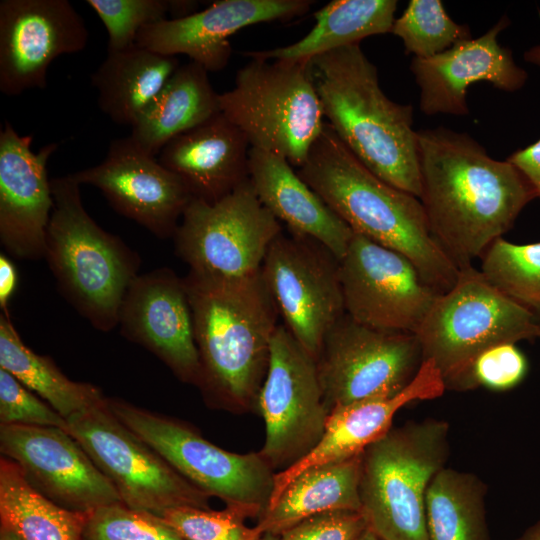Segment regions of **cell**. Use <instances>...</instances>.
Here are the masks:
<instances>
[{
    "instance_id": "1",
    "label": "cell",
    "mask_w": 540,
    "mask_h": 540,
    "mask_svg": "<svg viewBox=\"0 0 540 540\" xmlns=\"http://www.w3.org/2000/svg\"><path fill=\"white\" fill-rule=\"evenodd\" d=\"M417 141L419 199L430 233L459 270L471 266L536 198L533 188L467 133L423 129Z\"/></svg>"
},
{
    "instance_id": "2",
    "label": "cell",
    "mask_w": 540,
    "mask_h": 540,
    "mask_svg": "<svg viewBox=\"0 0 540 540\" xmlns=\"http://www.w3.org/2000/svg\"><path fill=\"white\" fill-rule=\"evenodd\" d=\"M200 361L197 387L214 407L256 408L279 312L263 275L215 279L184 277Z\"/></svg>"
},
{
    "instance_id": "3",
    "label": "cell",
    "mask_w": 540,
    "mask_h": 540,
    "mask_svg": "<svg viewBox=\"0 0 540 540\" xmlns=\"http://www.w3.org/2000/svg\"><path fill=\"white\" fill-rule=\"evenodd\" d=\"M298 175L354 233L406 256L442 294L460 270L432 237L422 203L366 168L326 124Z\"/></svg>"
},
{
    "instance_id": "4",
    "label": "cell",
    "mask_w": 540,
    "mask_h": 540,
    "mask_svg": "<svg viewBox=\"0 0 540 540\" xmlns=\"http://www.w3.org/2000/svg\"><path fill=\"white\" fill-rule=\"evenodd\" d=\"M308 71L324 116L346 147L381 180L420 198L413 108L384 94L359 44L311 58Z\"/></svg>"
},
{
    "instance_id": "5",
    "label": "cell",
    "mask_w": 540,
    "mask_h": 540,
    "mask_svg": "<svg viewBox=\"0 0 540 540\" xmlns=\"http://www.w3.org/2000/svg\"><path fill=\"white\" fill-rule=\"evenodd\" d=\"M54 206L44 258L59 291L102 332L118 325L120 308L141 258L118 236L101 228L85 210L80 185L70 176L51 179Z\"/></svg>"
},
{
    "instance_id": "6",
    "label": "cell",
    "mask_w": 540,
    "mask_h": 540,
    "mask_svg": "<svg viewBox=\"0 0 540 540\" xmlns=\"http://www.w3.org/2000/svg\"><path fill=\"white\" fill-rule=\"evenodd\" d=\"M448 435L442 420L408 422L363 451L361 513L380 540H429L426 493L445 467Z\"/></svg>"
},
{
    "instance_id": "7",
    "label": "cell",
    "mask_w": 540,
    "mask_h": 540,
    "mask_svg": "<svg viewBox=\"0 0 540 540\" xmlns=\"http://www.w3.org/2000/svg\"><path fill=\"white\" fill-rule=\"evenodd\" d=\"M219 101L221 113L251 147L280 155L297 169L326 124L308 61L252 58Z\"/></svg>"
},
{
    "instance_id": "8",
    "label": "cell",
    "mask_w": 540,
    "mask_h": 540,
    "mask_svg": "<svg viewBox=\"0 0 540 540\" xmlns=\"http://www.w3.org/2000/svg\"><path fill=\"white\" fill-rule=\"evenodd\" d=\"M414 334L423 361L434 362L447 389L485 350L538 338L539 321L471 265L439 294Z\"/></svg>"
},
{
    "instance_id": "9",
    "label": "cell",
    "mask_w": 540,
    "mask_h": 540,
    "mask_svg": "<svg viewBox=\"0 0 540 540\" xmlns=\"http://www.w3.org/2000/svg\"><path fill=\"white\" fill-rule=\"evenodd\" d=\"M115 416L174 470L209 497L257 518L266 511L275 471L257 453L226 451L188 424L124 400L107 398Z\"/></svg>"
},
{
    "instance_id": "10",
    "label": "cell",
    "mask_w": 540,
    "mask_h": 540,
    "mask_svg": "<svg viewBox=\"0 0 540 540\" xmlns=\"http://www.w3.org/2000/svg\"><path fill=\"white\" fill-rule=\"evenodd\" d=\"M282 231L248 179L217 202L192 198L172 238L189 272L231 280L260 272L267 250Z\"/></svg>"
},
{
    "instance_id": "11",
    "label": "cell",
    "mask_w": 540,
    "mask_h": 540,
    "mask_svg": "<svg viewBox=\"0 0 540 540\" xmlns=\"http://www.w3.org/2000/svg\"><path fill=\"white\" fill-rule=\"evenodd\" d=\"M80 443L125 505L159 515L179 506L209 509V496L174 470L111 411L107 397L67 419Z\"/></svg>"
},
{
    "instance_id": "12",
    "label": "cell",
    "mask_w": 540,
    "mask_h": 540,
    "mask_svg": "<svg viewBox=\"0 0 540 540\" xmlns=\"http://www.w3.org/2000/svg\"><path fill=\"white\" fill-rule=\"evenodd\" d=\"M316 363L330 413L399 394L416 376L423 357L415 334L370 328L345 313L326 335Z\"/></svg>"
},
{
    "instance_id": "13",
    "label": "cell",
    "mask_w": 540,
    "mask_h": 540,
    "mask_svg": "<svg viewBox=\"0 0 540 540\" xmlns=\"http://www.w3.org/2000/svg\"><path fill=\"white\" fill-rule=\"evenodd\" d=\"M256 409L265 423L259 454L282 471L304 458L321 440L329 412L324 403L316 359L279 325Z\"/></svg>"
},
{
    "instance_id": "14",
    "label": "cell",
    "mask_w": 540,
    "mask_h": 540,
    "mask_svg": "<svg viewBox=\"0 0 540 540\" xmlns=\"http://www.w3.org/2000/svg\"><path fill=\"white\" fill-rule=\"evenodd\" d=\"M288 232L271 243L261 273L284 326L317 359L326 335L345 314L340 261L317 240Z\"/></svg>"
},
{
    "instance_id": "15",
    "label": "cell",
    "mask_w": 540,
    "mask_h": 540,
    "mask_svg": "<svg viewBox=\"0 0 540 540\" xmlns=\"http://www.w3.org/2000/svg\"><path fill=\"white\" fill-rule=\"evenodd\" d=\"M339 261L345 313L370 328L414 334L440 294L406 256L356 233Z\"/></svg>"
},
{
    "instance_id": "16",
    "label": "cell",
    "mask_w": 540,
    "mask_h": 540,
    "mask_svg": "<svg viewBox=\"0 0 540 540\" xmlns=\"http://www.w3.org/2000/svg\"><path fill=\"white\" fill-rule=\"evenodd\" d=\"M89 33L67 0L0 2V91L17 96L44 89L51 63L82 51Z\"/></svg>"
},
{
    "instance_id": "17",
    "label": "cell",
    "mask_w": 540,
    "mask_h": 540,
    "mask_svg": "<svg viewBox=\"0 0 540 540\" xmlns=\"http://www.w3.org/2000/svg\"><path fill=\"white\" fill-rule=\"evenodd\" d=\"M0 451L37 491L66 509L90 513L122 502L112 483L67 430L0 425Z\"/></svg>"
},
{
    "instance_id": "18",
    "label": "cell",
    "mask_w": 540,
    "mask_h": 540,
    "mask_svg": "<svg viewBox=\"0 0 540 540\" xmlns=\"http://www.w3.org/2000/svg\"><path fill=\"white\" fill-rule=\"evenodd\" d=\"M70 176L98 188L115 211L160 239L173 237L192 200L180 178L130 136L112 140L99 164Z\"/></svg>"
},
{
    "instance_id": "19",
    "label": "cell",
    "mask_w": 540,
    "mask_h": 540,
    "mask_svg": "<svg viewBox=\"0 0 540 540\" xmlns=\"http://www.w3.org/2000/svg\"><path fill=\"white\" fill-rule=\"evenodd\" d=\"M118 325L180 381L198 385L200 361L184 278L167 267L139 274L125 294Z\"/></svg>"
},
{
    "instance_id": "20",
    "label": "cell",
    "mask_w": 540,
    "mask_h": 540,
    "mask_svg": "<svg viewBox=\"0 0 540 540\" xmlns=\"http://www.w3.org/2000/svg\"><path fill=\"white\" fill-rule=\"evenodd\" d=\"M310 0H219L178 19H163L140 30L135 43L162 55L183 54L208 72L229 63L230 37L258 23L288 21L306 14Z\"/></svg>"
},
{
    "instance_id": "21",
    "label": "cell",
    "mask_w": 540,
    "mask_h": 540,
    "mask_svg": "<svg viewBox=\"0 0 540 540\" xmlns=\"http://www.w3.org/2000/svg\"><path fill=\"white\" fill-rule=\"evenodd\" d=\"M32 140L7 120L0 130V242L23 260L44 258L54 206L47 162L58 145L49 143L34 153Z\"/></svg>"
},
{
    "instance_id": "22",
    "label": "cell",
    "mask_w": 540,
    "mask_h": 540,
    "mask_svg": "<svg viewBox=\"0 0 540 540\" xmlns=\"http://www.w3.org/2000/svg\"><path fill=\"white\" fill-rule=\"evenodd\" d=\"M509 24L503 16L478 38L457 42L432 57L413 58L410 69L420 88L419 106L424 114L467 115V88L478 81L506 92L525 85L526 71L516 65L512 51L498 42V34Z\"/></svg>"
},
{
    "instance_id": "23",
    "label": "cell",
    "mask_w": 540,
    "mask_h": 540,
    "mask_svg": "<svg viewBox=\"0 0 540 540\" xmlns=\"http://www.w3.org/2000/svg\"><path fill=\"white\" fill-rule=\"evenodd\" d=\"M445 391L440 371L434 362L426 360L411 383L399 394L333 409L329 413L324 434L315 448L287 469L275 473L269 505L302 472L363 453L392 428L395 414L405 405L417 400L438 398Z\"/></svg>"
},
{
    "instance_id": "24",
    "label": "cell",
    "mask_w": 540,
    "mask_h": 540,
    "mask_svg": "<svg viewBox=\"0 0 540 540\" xmlns=\"http://www.w3.org/2000/svg\"><path fill=\"white\" fill-rule=\"evenodd\" d=\"M250 143L221 112L169 141L158 161L192 198L214 203L249 179Z\"/></svg>"
},
{
    "instance_id": "25",
    "label": "cell",
    "mask_w": 540,
    "mask_h": 540,
    "mask_svg": "<svg viewBox=\"0 0 540 540\" xmlns=\"http://www.w3.org/2000/svg\"><path fill=\"white\" fill-rule=\"evenodd\" d=\"M249 179L260 202L288 231L317 240L339 260L344 256L354 232L284 157L251 147Z\"/></svg>"
},
{
    "instance_id": "26",
    "label": "cell",
    "mask_w": 540,
    "mask_h": 540,
    "mask_svg": "<svg viewBox=\"0 0 540 540\" xmlns=\"http://www.w3.org/2000/svg\"><path fill=\"white\" fill-rule=\"evenodd\" d=\"M219 95L202 66L193 61L180 65L138 116L129 136L156 157L173 138L219 114Z\"/></svg>"
},
{
    "instance_id": "27",
    "label": "cell",
    "mask_w": 540,
    "mask_h": 540,
    "mask_svg": "<svg viewBox=\"0 0 540 540\" xmlns=\"http://www.w3.org/2000/svg\"><path fill=\"white\" fill-rule=\"evenodd\" d=\"M362 453L302 472L259 517L263 533L280 535L300 521L333 510L361 511Z\"/></svg>"
},
{
    "instance_id": "28",
    "label": "cell",
    "mask_w": 540,
    "mask_h": 540,
    "mask_svg": "<svg viewBox=\"0 0 540 540\" xmlns=\"http://www.w3.org/2000/svg\"><path fill=\"white\" fill-rule=\"evenodd\" d=\"M179 66L176 56L162 55L136 43L107 53L91 75L100 110L114 123L132 127Z\"/></svg>"
},
{
    "instance_id": "29",
    "label": "cell",
    "mask_w": 540,
    "mask_h": 540,
    "mask_svg": "<svg viewBox=\"0 0 540 540\" xmlns=\"http://www.w3.org/2000/svg\"><path fill=\"white\" fill-rule=\"evenodd\" d=\"M396 0H333L314 13L315 25L288 46L243 55L264 60L304 62L323 53L359 44L369 36L391 32Z\"/></svg>"
},
{
    "instance_id": "30",
    "label": "cell",
    "mask_w": 540,
    "mask_h": 540,
    "mask_svg": "<svg viewBox=\"0 0 540 540\" xmlns=\"http://www.w3.org/2000/svg\"><path fill=\"white\" fill-rule=\"evenodd\" d=\"M89 513L66 509L37 491L10 459H0V519L19 540H83Z\"/></svg>"
},
{
    "instance_id": "31",
    "label": "cell",
    "mask_w": 540,
    "mask_h": 540,
    "mask_svg": "<svg viewBox=\"0 0 540 540\" xmlns=\"http://www.w3.org/2000/svg\"><path fill=\"white\" fill-rule=\"evenodd\" d=\"M0 368L13 375L65 419L105 398L98 387L69 379L50 357L39 355L27 347L7 311L0 315Z\"/></svg>"
},
{
    "instance_id": "32",
    "label": "cell",
    "mask_w": 540,
    "mask_h": 540,
    "mask_svg": "<svg viewBox=\"0 0 540 540\" xmlns=\"http://www.w3.org/2000/svg\"><path fill=\"white\" fill-rule=\"evenodd\" d=\"M486 487L474 474L442 468L425 499L429 540H489Z\"/></svg>"
},
{
    "instance_id": "33",
    "label": "cell",
    "mask_w": 540,
    "mask_h": 540,
    "mask_svg": "<svg viewBox=\"0 0 540 540\" xmlns=\"http://www.w3.org/2000/svg\"><path fill=\"white\" fill-rule=\"evenodd\" d=\"M480 271L503 294L540 316V242L498 238L483 254Z\"/></svg>"
},
{
    "instance_id": "34",
    "label": "cell",
    "mask_w": 540,
    "mask_h": 540,
    "mask_svg": "<svg viewBox=\"0 0 540 540\" xmlns=\"http://www.w3.org/2000/svg\"><path fill=\"white\" fill-rule=\"evenodd\" d=\"M390 33L401 38L406 53L418 58L435 56L472 38L470 28L453 21L440 0H411Z\"/></svg>"
},
{
    "instance_id": "35",
    "label": "cell",
    "mask_w": 540,
    "mask_h": 540,
    "mask_svg": "<svg viewBox=\"0 0 540 540\" xmlns=\"http://www.w3.org/2000/svg\"><path fill=\"white\" fill-rule=\"evenodd\" d=\"M157 516L183 540H259L264 534L257 525L247 526L248 516L230 506L221 510L179 506Z\"/></svg>"
},
{
    "instance_id": "36",
    "label": "cell",
    "mask_w": 540,
    "mask_h": 540,
    "mask_svg": "<svg viewBox=\"0 0 540 540\" xmlns=\"http://www.w3.org/2000/svg\"><path fill=\"white\" fill-rule=\"evenodd\" d=\"M83 540L183 539L156 514L117 502L89 513Z\"/></svg>"
},
{
    "instance_id": "37",
    "label": "cell",
    "mask_w": 540,
    "mask_h": 540,
    "mask_svg": "<svg viewBox=\"0 0 540 540\" xmlns=\"http://www.w3.org/2000/svg\"><path fill=\"white\" fill-rule=\"evenodd\" d=\"M104 24L107 53L135 44L138 33L147 25L166 19L170 0H86Z\"/></svg>"
},
{
    "instance_id": "38",
    "label": "cell",
    "mask_w": 540,
    "mask_h": 540,
    "mask_svg": "<svg viewBox=\"0 0 540 540\" xmlns=\"http://www.w3.org/2000/svg\"><path fill=\"white\" fill-rule=\"evenodd\" d=\"M526 371V358L515 344H499L479 354L446 390L466 391L485 387L504 391L519 384Z\"/></svg>"
},
{
    "instance_id": "39",
    "label": "cell",
    "mask_w": 540,
    "mask_h": 540,
    "mask_svg": "<svg viewBox=\"0 0 540 540\" xmlns=\"http://www.w3.org/2000/svg\"><path fill=\"white\" fill-rule=\"evenodd\" d=\"M0 425L58 427L68 423L53 407L0 368Z\"/></svg>"
},
{
    "instance_id": "40",
    "label": "cell",
    "mask_w": 540,
    "mask_h": 540,
    "mask_svg": "<svg viewBox=\"0 0 540 540\" xmlns=\"http://www.w3.org/2000/svg\"><path fill=\"white\" fill-rule=\"evenodd\" d=\"M367 529L361 511L333 510L308 517L279 537L280 540H357Z\"/></svg>"
},
{
    "instance_id": "41",
    "label": "cell",
    "mask_w": 540,
    "mask_h": 540,
    "mask_svg": "<svg viewBox=\"0 0 540 540\" xmlns=\"http://www.w3.org/2000/svg\"><path fill=\"white\" fill-rule=\"evenodd\" d=\"M528 180L536 198H540V139L534 144L517 150L507 159Z\"/></svg>"
},
{
    "instance_id": "42",
    "label": "cell",
    "mask_w": 540,
    "mask_h": 540,
    "mask_svg": "<svg viewBox=\"0 0 540 540\" xmlns=\"http://www.w3.org/2000/svg\"><path fill=\"white\" fill-rule=\"evenodd\" d=\"M17 283V273L14 264L4 254L0 255V307L7 311V304L14 293Z\"/></svg>"
},
{
    "instance_id": "43",
    "label": "cell",
    "mask_w": 540,
    "mask_h": 540,
    "mask_svg": "<svg viewBox=\"0 0 540 540\" xmlns=\"http://www.w3.org/2000/svg\"><path fill=\"white\" fill-rule=\"evenodd\" d=\"M198 2L190 0H170V14L172 19L183 18L189 16L196 11Z\"/></svg>"
},
{
    "instance_id": "44",
    "label": "cell",
    "mask_w": 540,
    "mask_h": 540,
    "mask_svg": "<svg viewBox=\"0 0 540 540\" xmlns=\"http://www.w3.org/2000/svg\"><path fill=\"white\" fill-rule=\"evenodd\" d=\"M517 540H540V521L529 527Z\"/></svg>"
},
{
    "instance_id": "45",
    "label": "cell",
    "mask_w": 540,
    "mask_h": 540,
    "mask_svg": "<svg viewBox=\"0 0 540 540\" xmlns=\"http://www.w3.org/2000/svg\"><path fill=\"white\" fill-rule=\"evenodd\" d=\"M524 59L526 62L532 63L540 67V44L533 46L524 53Z\"/></svg>"
},
{
    "instance_id": "46",
    "label": "cell",
    "mask_w": 540,
    "mask_h": 540,
    "mask_svg": "<svg viewBox=\"0 0 540 540\" xmlns=\"http://www.w3.org/2000/svg\"><path fill=\"white\" fill-rule=\"evenodd\" d=\"M0 540H19V539L11 530L1 525Z\"/></svg>"
},
{
    "instance_id": "47",
    "label": "cell",
    "mask_w": 540,
    "mask_h": 540,
    "mask_svg": "<svg viewBox=\"0 0 540 540\" xmlns=\"http://www.w3.org/2000/svg\"><path fill=\"white\" fill-rule=\"evenodd\" d=\"M357 540H380L371 530L367 529Z\"/></svg>"
},
{
    "instance_id": "48",
    "label": "cell",
    "mask_w": 540,
    "mask_h": 540,
    "mask_svg": "<svg viewBox=\"0 0 540 540\" xmlns=\"http://www.w3.org/2000/svg\"><path fill=\"white\" fill-rule=\"evenodd\" d=\"M259 540H280V537L278 535L264 533Z\"/></svg>"
},
{
    "instance_id": "49",
    "label": "cell",
    "mask_w": 540,
    "mask_h": 540,
    "mask_svg": "<svg viewBox=\"0 0 540 540\" xmlns=\"http://www.w3.org/2000/svg\"><path fill=\"white\" fill-rule=\"evenodd\" d=\"M539 337H540V321H539Z\"/></svg>"
}]
</instances>
